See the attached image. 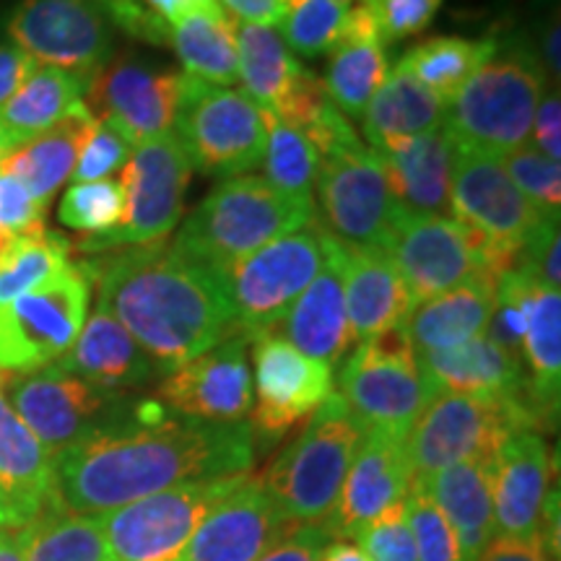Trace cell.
Masks as SVG:
<instances>
[{
	"instance_id": "cell-45",
	"label": "cell",
	"mask_w": 561,
	"mask_h": 561,
	"mask_svg": "<svg viewBox=\"0 0 561 561\" xmlns=\"http://www.w3.org/2000/svg\"><path fill=\"white\" fill-rule=\"evenodd\" d=\"M502 164L515 187L536 206L546 219H559L561 210V161H553L525 144L520 149L504 153Z\"/></svg>"
},
{
	"instance_id": "cell-16",
	"label": "cell",
	"mask_w": 561,
	"mask_h": 561,
	"mask_svg": "<svg viewBox=\"0 0 561 561\" xmlns=\"http://www.w3.org/2000/svg\"><path fill=\"white\" fill-rule=\"evenodd\" d=\"M3 390L19 419L53 458L121 411V392L94 388L58 362L3 377Z\"/></svg>"
},
{
	"instance_id": "cell-62",
	"label": "cell",
	"mask_w": 561,
	"mask_h": 561,
	"mask_svg": "<svg viewBox=\"0 0 561 561\" xmlns=\"http://www.w3.org/2000/svg\"><path fill=\"white\" fill-rule=\"evenodd\" d=\"M19 528H24V525H21L19 515L13 512L9 500L3 496V491H0V530H19Z\"/></svg>"
},
{
	"instance_id": "cell-22",
	"label": "cell",
	"mask_w": 561,
	"mask_h": 561,
	"mask_svg": "<svg viewBox=\"0 0 561 561\" xmlns=\"http://www.w3.org/2000/svg\"><path fill=\"white\" fill-rule=\"evenodd\" d=\"M411 481L405 439L385 432H367L322 530L333 541L356 538L382 512L409 496Z\"/></svg>"
},
{
	"instance_id": "cell-1",
	"label": "cell",
	"mask_w": 561,
	"mask_h": 561,
	"mask_svg": "<svg viewBox=\"0 0 561 561\" xmlns=\"http://www.w3.org/2000/svg\"><path fill=\"white\" fill-rule=\"evenodd\" d=\"M250 424H210L167 411L159 401L121 409L53 458L55 507L104 515L187 481L250 473Z\"/></svg>"
},
{
	"instance_id": "cell-37",
	"label": "cell",
	"mask_w": 561,
	"mask_h": 561,
	"mask_svg": "<svg viewBox=\"0 0 561 561\" xmlns=\"http://www.w3.org/2000/svg\"><path fill=\"white\" fill-rule=\"evenodd\" d=\"M170 47L178 53L185 73L193 79L234 87L237 73V21L219 0L193 9L170 26Z\"/></svg>"
},
{
	"instance_id": "cell-3",
	"label": "cell",
	"mask_w": 561,
	"mask_h": 561,
	"mask_svg": "<svg viewBox=\"0 0 561 561\" xmlns=\"http://www.w3.org/2000/svg\"><path fill=\"white\" fill-rule=\"evenodd\" d=\"M546 83L549 73L528 42L496 37L494 53L445 104L442 128L455 146L504 157L528 144Z\"/></svg>"
},
{
	"instance_id": "cell-43",
	"label": "cell",
	"mask_w": 561,
	"mask_h": 561,
	"mask_svg": "<svg viewBox=\"0 0 561 561\" xmlns=\"http://www.w3.org/2000/svg\"><path fill=\"white\" fill-rule=\"evenodd\" d=\"M354 5L356 0H286L280 37L301 58L331 53L346 30Z\"/></svg>"
},
{
	"instance_id": "cell-63",
	"label": "cell",
	"mask_w": 561,
	"mask_h": 561,
	"mask_svg": "<svg viewBox=\"0 0 561 561\" xmlns=\"http://www.w3.org/2000/svg\"><path fill=\"white\" fill-rule=\"evenodd\" d=\"M13 242H16V237H13L11 231L0 229V263L5 261V255H9V250L13 248Z\"/></svg>"
},
{
	"instance_id": "cell-28",
	"label": "cell",
	"mask_w": 561,
	"mask_h": 561,
	"mask_svg": "<svg viewBox=\"0 0 561 561\" xmlns=\"http://www.w3.org/2000/svg\"><path fill=\"white\" fill-rule=\"evenodd\" d=\"M58 364L70 375L107 392L140 388L157 375V367L136 339L100 307L83 322L79 339Z\"/></svg>"
},
{
	"instance_id": "cell-24",
	"label": "cell",
	"mask_w": 561,
	"mask_h": 561,
	"mask_svg": "<svg viewBox=\"0 0 561 561\" xmlns=\"http://www.w3.org/2000/svg\"><path fill=\"white\" fill-rule=\"evenodd\" d=\"M276 333L301 354L328 364L331 369H335L354 343L343 294V244L331 231L325 234V263L278 322Z\"/></svg>"
},
{
	"instance_id": "cell-54",
	"label": "cell",
	"mask_w": 561,
	"mask_h": 561,
	"mask_svg": "<svg viewBox=\"0 0 561 561\" xmlns=\"http://www.w3.org/2000/svg\"><path fill=\"white\" fill-rule=\"evenodd\" d=\"M533 133H536L538 151L553 161H561V96L559 91L553 94H543L541 104L536 110V121H533Z\"/></svg>"
},
{
	"instance_id": "cell-56",
	"label": "cell",
	"mask_w": 561,
	"mask_h": 561,
	"mask_svg": "<svg viewBox=\"0 0 561 561\" xmlns=\"http://www.w3.org/2000/svg\"><path fill=\"white\" fill-rule=\"evenodd\" d=\"M479 561H557L546 549L541 538H507L496 536L494 541L486 546Z\"/></svg>"
},
{
	"instance_id": "cell-59",
	"label": "cell",
	"mask_w": 561,
	"mask_h": 561,
	"mask_svg": "<svg viewBox=\"0 0 561 561\" xmlns=\"http://www.w3.org/2000/svg\"><path fill=\"white\" fill-rule=\"evenodd\" d=\"M214 3V0H140L146 11L153 13V16L164 21V24H174L180 16L191 13L193 9H201V5Z\"/></svg>"
},
{
	"instance_id": "cell-41",
	"label": "cell",
	"mask_w": 561,
	"mask_h": 561,
	"mask_svg": "<svg viewBox=\"0 0 561 561\" xmlns=\"http://www.w3.org/2000/svg\"><path fill=\"white\" fill-rule=\"evenodd\" d=\"M265 117V182L273 191L297 203V206L314 210V180H318L320 153L305 133L291 128L278 117L263 112Z\"/></svg>"
},
{
	"instance_id": "cell-61",
	"label": "cell",
	"mask_w": 561,
	"mask_h": 561,
	"mask_svg": "<svg viewBox=\"0 0 561 561\" xmlns=\"http://www.w3.org/2000/svg\"><path fill=\"white\" fill-rule=\"evenodd\" d=\"M0 561H24L19 530H0Z\"/></svg>"
},
{
	"instance_id": "cell-36",
	"label": "cell",
	"mask_w": 561,
	"mask_h": 561,
	"mask_svg": "<svg viewBox=\"0 0 561 561\" xmlns=\"http://www.w3.org/2000/svg\"><path fill=\"white\" fill-rule=\"evenodd\" d=\"M89 79L53 66H37L21 89L0 107V128L9 151L30 144L66 121L87 100Z\"/></svg>"
},
{
	"instance_id": "cell-35",
	"label": "cell",
	"mask_w": 561,
	"mask_h": 561,
	"mask_svg": "<svg viewBox=\"0 0 561 561\" xmlns=\"http://www.w3.org/2000/svg\"><path fill=\"white\" fill-rule=\"evenodd\" d=\"M520 359L525 367V396L541 419L543 430H551L559 416L561 396V294L559 289L536 286L525 320Z\"/></svg>"
},
{
	"instance_id": "cell-20",
	"label": "cell",
	"mask_w": 561,
	"mask_h": 561,
	"mask_svg": "<svg viewBox=\"0 0 561 561\" xmlns=\"http://www.w3.org/2000/svg\"><path fill=\"white\" fill-rule=\"evenodd\" d=\"M248 348V335L237 333L180 364L159 385V403L178 416L210 424L244 421L252 409Z\"/></svg>"
},
{
	"instance_id": "cell-57",
	"label": "cell",
	"mask_w": 561,
	"mask_h": 561,
	"mask_svg": "<svg viewBox=\"0 0 561 561\" xmlns=\"http://www.w3.org/2000/svg\"><path fill=\"white\" fill-rule=\"evenodd\" d=\"M234 21L255 26H280L286 16V0H219Z\"/></svg>"
},
{
	"instance_id": "cell-21",
	"label": "cell",
	"mask_w": 561,
	"mask_h": 561,
	"mask_svg": "<svg viewBox=\"0 0 561 561\" xmlns=\"http://www.w3.org/2000/svg\"><path fill=\"white\" fill-rule=\"evenodd\" d=\"M291 525L265 494L261 479H244L203 517L174 561H257Z\"/></svg>"
},
{
	"instance_id": "cell-49",
	"label": "cell",
	"mask_w": 561,
	"mask_h": 561,
	"mask_svg": "<svg viewBox=\"0 0 561 561\" xmlns=\"http://www.w3.org/2000/svg\"><path fill=\"white\" fill-rule=\"evenodd\" d=\"M130 153H133L130 140L125 138L115 125L104 123L96 117L94 128L89 130L87 140H83L79 161H76V170L70 178L76 182L110 180L112 172H117L123 164H128Z\"/></svg>"
},
{
	"instance_id": "cell-9",
	"label": "cell",
	"mask_w": 561,
	"mask_h": 561,
	"mask_svg": "<svg viewBox=\"0 0 561 561\" xmlns=\"http://www.w3.org/2000/svg\"><path fill=\"white\" fill-rule=\"evenodd\" d=\"M191 174L193 167L174 133L136 144L121 180L125 195L121 224L107 234L81 237L73 248L100 255L121 248L164 242L182 219Z\"/></svg>"
},
{
	"instance_id": "cell-30",
	"label": "cell",
	"mask_w": 561,
	"mask_h": 561,
	"mask_svg": "<svg viewBox=\"0 0 561 561\" xmlns=\"http://www.w3.org/2000/svg\"><path fill=\"white\" fill-rule=\"evenodd\" d=\"M494 305L496 280L476 278L413 307L403 333L413 354L455 348L486 333Z\"/></svg>"
},
{
	"instance_id": "cell-58",
	"label": "cell",
	"mask_w": 561,
	"mask_h": 561,
	"mask_svg": "<svg viewBox=\"0 0 561 561\" xmlns=\"http://www.w3.org/2000/svg\"><path fill=\"white\" fill-rule=\"evenodd\" d=\"M559 39H561V30H559V13L553 11V16L546 19V24H543V32H541V62H543L546 73H549L551 79L557 81V83H559V73H561Z\"/></svg>"
},
{
	"instance_id": "cell-53",
	"label": "cell",
	"mask_w": 561,
	"mask_h": 561,
	"mask_svg": "<svg viewBox=\"0 0 561 561\" xmlns=\"http://www.w3.org/2000/svg\"><path fill=\"white\" fill-rule=\"evenodd\" d=\"M328 543L331 536L322 530V525H291V530L257 561H320Z\"/></svg>"
},
{
	"instance_id": "cell-46",
	"label": "cell",
	"mask_w": 561,
	"mask_h": 561,
	"mask_svg": "<svg viewBox=\"0 0 561 561\" xmlns=\"http://www.w3.org/2000/svg\"><path fill=\"white\" fill-rule=\"evenodd\" d=\"M405 510H409L413 543H416V561H466L453 525L416 481H411Z\"/></svg>"
},
{
	"instance_id": "cell-55",
	"label": "cell",
	"mask_w": 561,
	"mask_h": 561,
	"mask_svg": "<svg viewBox=\"0 0 561 561\" xmlns=\"http://www.w3.org/2000/svg\"><path fill=\"white\" fill-rule=\"evenodd\" d=\"M39 62L32 60L13 42H0V107L21 89Z\"/></svg>"
},
{
	"instance_id": "cell-13",
	"label": "cell",
	"mask_w": 561,
	"mask_h": 561,
	"mask_svg": "<svg viewBox=\"0 0 561 561\" xmlns=\"http://www.w3.org/2000/svg\"><path fill=\"white\" fill-rule=\"evenodd\" d=\"M401 210L388 174L369 146L362 144L320 157L314 216L341 244L388 248Z\"/></svg>"
},
{
	"instance_id": "cell-8",
	"label": "cell",
	"mask_w": 561,
	"mask_h": 561,
	"mask_svg": "<svg viewBox=\"0 0 561 561\" xmlns=\"http://www.w3.org/2000/svg\"><path fill=\"white\" fill-rule=\"evenodd\" d=\"M172 133L193 170L206 178L231 180L263 167L265 117L242 89L216 87L185 73Z\"/></svg>"
},
{
	"instance_id": "cell-51",
	"label": "cell",
	"mask_w": 561,
	"mask_h": 561,
	"mask_svg": "<svg viewBox=\"0 0 561 561\" xmlns=\"http://www.w3.org/2000/svg\"><path fill=\"white\" fill-rule=\"evenodd\" d=\"M0 229L13 237H30L45 231V206L19 180L0 174Z\"/></svg>"
},
{
	"instance_id": "cell-42",
	"label": "cell",
	"mask_w": 561,
	"mask_h": 561,
	"mask_svg": "<svg viewBox=\"0 0 561 561\" xmlns=\"http://www.w3.org/2000/svg\"><path fill=\"white\" fill-rule=\"evenodd\" d=\"M70 250L73 242L47 229L39 234L16 237L5 261L0 263V307L39 289L42 284L66 271L70 265Z\"/></svg>"
},
{
	"instance_id": "cell-32",
	"label": "cell",
	"mask_w": 561,
	"mask_h": 561,
	"mask_svg": "<svg viewBox=\"0 0 561 561\" xmlns=\"http://www.w3.org/2000/svg\"><path fill=\"white\" fill-rule=\"evenodd\" d=\"M94 123V112L87 107V102H81L55 128L5 153L0 159V174L19 180L34 195V201L47 208V203L73 174L83 140Z\"/></svg>"
},
{
	"instance_id": "cell-23",
	"label": "cell",
	"mask_w": 561,
	"mask_h": 561,
	"mask_svg": "<svg viewBox=\"0 0 561 561\" xmlns=\"http://www.w3.org/2000/svg\"><path fill=\"white\" fill-rule=\"evenodd\" d=\"M496 536L536 538L551 494V450L541 432L517 430L489 458Z\"/></svg>"
},
{
	"instance_id": "cell-25",
	"label": "cell",
	"mask_w": 561,
	"mask_h": 561,
	"mask_svg": "<svg viewBox=\"0 0 561 561\" xmlns=\"http://www.w3.org/2000/svg\"><path fill=\"white\" fill-rule=\"evenodd\" d=\"M343 294L354 343H367L405 325L411 294L385 248L343 244Z\"/></svg>"
},
{
	"instance_id": "cell-26",
	"label": "cell",
	"mask_w": 561,
	"mask_h": 561,
	"mask_svg": "<svg viewBox=\"0 0 561 561\" xmlns=\"http://www.w3.org/2000/svg\"><path fill=\"white\" fill-rule=\"evenodd\" d=\"M416 367L430 392V401L439 392L517 398L523 396L528 382L520 356L510 354L486 333L455 348L416 354Z\"/></svg>"
},
{
	"instance_id": "cell-18",
	"label": "cell",
	"mask_w": 561,
	"mask_h": 561,
	"mask_svg": "<svg viewBox=\"0 0 561 561\" xmlns=\"http://www.w3.org/2000/svg\"><path fill=\"white\" fill-rule=\"evenodd\" d=\"M185 73L159 68L125 55L110 60L87 89V107L94 117L115 125L133 146L170 136L182 100Z\"/></svg>"
},
{
	"instance_id": "cell-11",
	"label": "cell",
	"mask_w": 561,
	"mask_h": 561,
	"mask_svg": "<svg viewBox=\"0 0 561 561\" xmlns=\"http://www.w3.org/2000/svg\"><path fill=\"white\" fill-rule=\"evenodd\" d=\"M89 301L87 265L70 263L39 289L0 307V371L24 375L58 362L79 339Z\"/></svg>"
},
{
	"instance_id": "cell-2",
	"label": "cell",
	"mask_w": 561,
	"mask_h": 561,
	"mask_svg": "<svg viewBox=\"0 0 561 561\" xmlns=\"http://www.w3.org/2000/svg\"><path fill=\"white\" fill-rule=\"evenodd\" d=\"M96 307L128 331L157 371L178 369L237 335L227 276L172 242L125 248L87 261Z\"/></svg>"
},
{
	"instance_id": "cell-4",
	"label": "cell",
	"mask_w": 561,
	"mask_h": 561,
	"mask_svg": "<svg viewBox=\"0 0 561 561\" xmlns=\"http://www.w3.org/2000/svg\"><path fill=\"white\" fill-rule=\"evenodd\" d=\"M314 219V210L284 198L257 174L221 180L182 221L172 244L193 261L227 273L278 237Z\"/></svg>"
},
{
	"instance_id": "cell-29",
	"label": "cell",
	"mask_w": 561,
	"mask_h": 561,
	"mask_svg": "<svg viewBox=\"0 0 561 561\" xmlns=\"http://www.w3.org/2000/svg\"><path fill=\"white\" fill-rule=\"evenodd\" d=\"M3 377L0 371V491L26 525L53 502V455L13 411Z\"/></svg>"
},
{
	"instance_id": "cell-7",
	"label": "cell",
	"mask_w": 561,
	"mask_h": 561,
	"mask_svg": "<svg viewBox=\"0 0 561 561\" xmlns=\"http://www.w3.org/2000/svg\"><path fill=\"white\" fill-rule=\"evenodd\" d=\"M517 430L546 432L525 392L517 398L439 392L405 437L413 481H426L455 462L489 460L500 442Z\"/></svg>"
},
{
	"instance_id": "cell-34",
	"label": "cell",
	"mask_w": 561,
	"mask_h": 561,
	"mask_svg": "<svg viewBox=\"0 0 561 561\" xmlns=\"http://www.w3.org/2000/svg\"><path fill=\"white\" fill-rule=\"evenodd\" d=\"M442 125H445V102L413 79L401 62L388 70L362 115V130L371 151L439 130Z\"/></svg>"
},
{
	"instance_id": "cell-60",
	"label": "cell",
	"mask_w": 561,
	"mask_h": 561,
	"mask_svg": "<svg viewBox=\"0 0 561 561\" xmlns=\"http://www.w3.org/2000/svg\"><path fill=\"white\" fill-rule=\"evenodd\" d=\"M320 561H369L356 543L348 541H331L322 549Z\"/></svg>"
},
{
	"instance_id": "cell-19",
	"label": "cell",
	"mask_w": 561,
	"mask_h": 561,
	"mask_svg": "<svg viewBox=\"0 0 561 561\" xmlns=\"http://www.w3.org/2000/svg\"><path fill=\"white\" fill-rule=\"evenodd\" d=\"M450 214L466 227L520 255L528 237L546 216L510 180L494 153L458 146L453 170Z\"/></svg>"
},
{
	"instance_id": "cell-10",
	"label": "cell",
	"mask_w": 561,
	"mask_h": 561,
	"mask_svg": "<svg viewBox=\"0 0 561 561\" xmlns=\"http://www.w3.org/2000/svg\"><path fill=\"white\" fill-rule=\"evenodd\" d=\"M325 234L314 216L307 227L263 244L227 273L237 331L248 339L276 331L325 263Z\"/></svg>"
},
{
	"instance_id": "cell-38",
	"label": "cell",
	"mask_w": 561,
	"mask_h": 561,
	"mask_svg": "<svg viewBox=\"0 0 561 561\" xmlns=\"http://www.w3.org/2000/svg\"><path fill=\"white\" fill-rule=\"evenodd\" d=\"M297 60L273 26L237 24V73L242 91L263 112H276L301 76Z\"/></svg>"
},
{
	"instance_id": "cell-64",
	"label": "cell",
	"mask_w": 561,
	"mask_h": 561,
	"mask_svg": "<svg viewBox=\"0 0 561 561\" xmlns=\"http://www.w3.org/2000/svg\"><path fill=\"white\" fill-rule=\"evenodd\" d=\"M5 153H9V140H5L3 128H0V159H3Z\"/></svg>"
},
{
	"instance_id": "cell-12",
	"label": "cell",
	"mask_w": 561,
	"mask_h": 561,
	"mask_svg": "<svg viewBox=\"0 0 561 561\" xmlns=\"http://www.w3.org/2000/svg\"><path fill=\"white\" fill-rule=\"evenodd\" d=\"M339 396L367 432L409 437L430 392L403 328L356 346L341 367Z\"/></svg>"
},
{
	"instance_id": "cell-15",
	"label": "cell",
	"mask_w": 561,
	"mask_h": 561,
	"mask_svg": "<svg viewBox=\"0 0 561 561\" xmlns=\"http://www.w3.org/2000/svg\"><path fill=\"white\" fill-rule=\"evenodd\" d=\"M5 34L39 66L89 81L112 60V24L96 0H19Z\"/></svg>"
},
{
	"instance_id": "cell-27",
	"label": "cell",
	"mask_w": 561,
	"mask_h": 561,
	"mask_svg": "<svg viewBox=\"0 0 561 561\" xmlns=\"http://www.w3.org/2000/svg\"><path fill=\"white\" fill-rule=\"evenodd\" d=\"M455 140L445 128L377 149L390 191L413 214H450Z\"/></svg>"
},
{
	"instance_id": "cell-47",
	"label": "cell",
	"mask_w": 561,
	"mask_h": 561,
	"mask_svg": "<svg viewBox=\"0 0 561 561\" xmlns=\"http://www.w3.org/2000/svg\"><path fill=\"white\" fill-rule=\"evenodd\" d=\"M439 5L442 0H359V9L369 13L385 47L424 32L437 16Z\"/></svg>"
},
{
	"instance_id": "cell-40",
	"label": "cell",
	"mask_w": 561,
	"mask_h": 561,
	"mask_svg": "<svg viewBox=\"0 0 561 561\" xmlns=\"http://www.w3.org/2000/svg\"><path fill=\"white\" fill-rule=\"evenodd\" d=\"M494 45L496 37H430L411 47L398 62L447 104L494 53Z\"/></svg>"
},
{
	"instance_id": "cell-44",
	"label": "cell",
	"mask_w": 561,
	"mask_h": 561,
	"mask_svg": "<svg viewBox=\"0 0 561 561\" xmlns=\"http://www.w3.org/2000/svg\"><path fill=\"white\" fill-rule=\"evenodd\" d=\"M125 195L121 180L73 182L62 195L58 219L62 227L81 231L83 237L107 234L123 219Z\"/></svg>"
},
{
	"instance_id": "cell-6",
	"label": "cell",
	"mask_w": 561,
	"mask_h": 561,
	"mask_svg": "<svg viewBox=\"0 0 561 561\" xmlns=\"http://www.w3.org/2000/svg\"><path fill=\"white\" fill-rule=\"evenodd\" d=\"M385 250L401 273L413 307L476 278L500 280L517 263V252L489 242L453 216L405 208Z\"/></svg>"
},
{
	"instance_id": "cell-33",
	"label": "cell",
	"mask_w": 561,
	"mask_h": 561,
	"mask_svg": "<svg viewBox=\"0 0 561 561\" xmlns=\"http://www.w3.org/2000/svg\"><path fill=\"white\" fill-rule=\"evenodd\" d=\"M388 76L385 42L371 24L369 13L354 5L341 39L331 50L325 70V91L343 115L359 117Z\"/></svg>"
},
{
	"instance_id": "cell-48",
	"label": "cell",
	"mask_w": 561,
	"mask_h": 561,
	"mask_svg": "<svg viewBox=\"0 0 561 561\" xmlns=\"http://www.w3.org/2000/svg\"><path fill=\"white\" fill-rule=\"evenodd\" d=\"M356 541L369 561H416V543H413L405 500L382 512L356 536Z\"/></svg>"
},
{
	"instance_id": "cell-52",
	"label": "cell",
	"mask_w": 561,
	"mask_h": 561,
	"mask_svg": "<svg viewBox=\"0 0 561 561\" xmlns=\"http://www.w3.org/2000/svg\"><path fill=\"white\" fill-rule=\"evenodd\" d=\"M112 26L128 37L153 47H170V24L153 16L140 5V0H96Z\"/></svg>"
},
{
	"instance_id": "cell-5",
	"label": "cell",
	"mask_w": 561,
	"mask_h": 561,
	"mask_svg": "<svg viewBox=\"0 0 561 561\" xmlns=\"http://www.w3.org/2000/svg\"><path fill=\"white\" fill-rule=\"evenodd\" d=\"M367 430L339 392L312 413L297 439L263 473V489L294 525H322L339 502Z\"/></svg>"
},
{
	"instance_id": "cell-39",
	"label": "cell",
	"mask_w": 561,
	"mask_h": 561,
	"mask_svg": "<svg viewBox=\"0 0 561 561\" xmlns=\"http://www.w3.org/2000/svg\"><path fill=\"white\" fill-rule=\"evenodd\" d=\"M21 533L24 561H112L100 515L47 504Z\"/></svg>"
},
{
	"instance_id": "cell-31",
	"label": "cell",
	"mask_w": 561,
	"mask_h": 561,
	"mask_svg": "<svg viewBox=\"0 0 561 561\" xmlns=\"http://www.w3.org/2000/svg\"><path fill=\"white\" fill-rule=\"evenodd\" d=\"M416 483L424 486L447 523L453 525L462 559L479 561L486 546L496 538L489 460L455 462Z\"/></svg>"
},
{
	"instance_id": "cell-50",
	"label": "cell",
	"mask_w": 561,
	"mask_h": 561,
	"mask_svg": "<svg viewBox=\"0 0 561 561\" xmlns=\"http://www.w3.org/2000/svg\"><path fill=\"white\" fill-rule=\"evenodd\" d=\"M515 271L543 289H561V234L559 219H543L523 244Z\"/></svg>"
},
{
	"instance_id": "cell-17",
	"label": "cell",
	"mask_w": 561,
	"mask_h": 561,
	"mask_svg": "<svg viewBox=\"0 0 561 561\" xmlns=\"http://www.w3.org/2000/svg\"><path fill=\"white\" fill-rule=\"evenodd\" d=\"M255 382L250 430L265 439H278L294 426L307 424L333 392V369L301 354L276 331L250 339Z\"/></svg>"
},
{
	"instance_id": "cell-14",
	"label": "cell",
	"mask_w": 561,
	"mask_h": 561,
	"mask_svg": "<svg viewBox=\"0 0 561 561\" xmlns=\"http://www.w3.org/2000/svg\"><path fill=\"white\" fill-rule=\"evenodd\" d=\"M244 476L187 481L100 515L112 561H174L203 517Z\"/></svg>"
}]
</instances>
